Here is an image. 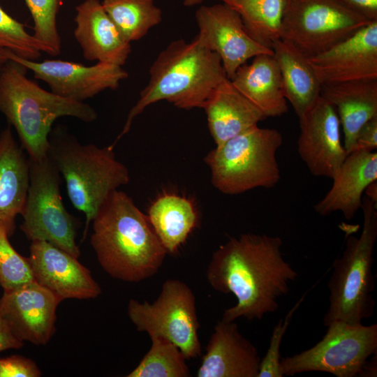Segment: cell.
<instances>
[{
    "label": "cell",
    "mask_w": 377,
    "mask_h": 377,
    "mask_svg": "<svg viewBox=\"0 0 377 377\" xmlns=\"http://www.w3.org/2000/svg\"><path fill=\"white\" fill-rule=\"evenodd\" d=\"M278 236L244 233L231 237L212 254L207 269L210 286L232 293L235 306L226 309L222 320H262L279 309V300L289 292L298 273L286 262Z\"/></svg>",
    "instance_id": "obj_1"
},
{
    "label": "cell",
    "mask_w": 377,
    "mask_h": 377,
    "mask_svg": "<svg viewBox=\"0 0 377 377\" xmlns=\"http://www.w3.org/2000/svg\"><path fill=\"white\" fill-rule=\"evenodd\" d=\"M91 222V246L111 277L140 282L158 272L167 251L147 216L126 193L112 191Z\"/></svg>",
    "instance_id": "obj_2"
},
{
    "label": "cell",
    "mask_w": 377,
    "mask_h": 377,
    "mask_svg": "<svg viewBox=\"0 0 377 377\" xmlns=\"http://www.w3.org/2000/svg\"><path fill=\"white\" fill-rule=\"evenodd\" d=\"M226 79L220 57L198 34L190 42L172 41L151 66L148 84L111 145L114 147L129 131L135 117L149 105L167 101L179 109L202 108L214 89Z\"/></svg>",
    "instance_id": "obj_3"
},
{
    "label": "cell",
    "mask_w": 377,
    "mask_h": 377,
    "mask_svg": "<svg viewBox=\"0 0 377 377\" xmlns=\"http://www.w3.org/2000/svg\"><path fill=\"white\" fill-rule=\"evenodd\" d=\"M27 70L9 59L0 66V112L15 128L29 158L39 160L47 156L49 135L58 118L92 122L98 114L84 102L43 89L27 77Z\"/></svg>",
    "instance_id": "obj_4"
},
{
    "label": "cell",
    "mask_w": 377,
    "mask_h": 377,
    "mask_svg": "<svg viewBox=\"0 0 377 377\" xmlns=\"http://www.w3.org/2000/svg\"><path fill=\"white\" fill-rule=\"evenodd\" d=\"M113 149L111 145H82L61 124L50 133L47 155L65 180L71 203L86 218L82 240L110 193L129 182L128 170L117 159Z\"/></svg>",
    "instance_id": "obj_5"
},
{
    "label": "cell",
    "mask_w": 377,
    "mask_h": 377,
    "mask_svg": "<svg viewBox=\"0 0 377 377\" xmlns=\"http://www.w3.org/2000/svg\"><path fill=\"white\" fill-rule=\"evenodd\" d=\"M361 209L363 226L360 236L348 237L341 256L332 263L327 283L329 306L323 318L326 327L334 321L362 324L374 313L372 265L377 239V206L364 196Z\"/></svg>",
    "instance_id": "obj_6"
},
{
    "label": "cell",
    "mask_w": 377,
    "mask_h": 377,
    "mask_svg": "<svg viewBox=\"0 0 377 377\" xmlns=\"http://www.w3.org/2000/svg\"><path fill=\"white\" fill-rule=\"evenodd\" d=\"M282 142L278 130L256 126L216 146L205 158L212 184L227 195L274 187L281 179L276 152Z\"/></svg>",
    "instance_id": "obj_7"
},
{
    "label": "cell",
    "mask_w": 377,
    "mask_h": 377,
    "mask_svg": "<svg viewBox=\"0 0 377 377\" xmlns=\"http://www.w3.org/2000/svg\"><path fill=\"white\" fill-rule=\"evenodd\" d=\"M61 177L48 155L29 159V185L20 229L31 242H49L78 258L81 253L75 240L79 222L64 207Z\"/></svg>",
    "instance_id": "obj_8"
},
{
    "label": "cell",
    "mask_w": 377,
    "mask_h": 377,
    "mask_svg": "<svg viewBox=\"0 0 377 377\" xmlns=\"http://www.w3.org/2000/svg\"><path fill=\"white\" fill-rule=\"evenodd\" d=\"M311 348L281 357L283 376L323 371L337 377L362 376L369 358L377 353V324L353 325L334 321Z\"/></svg>",
    "instance_id": "obj_9"
},
{
    "label": "cell",
    "mask_w": 377,
    "mask_h": 377,
    "mask_svg": "<svg viewBox=\"0 0 377 377\" xmlns=\"http://www.w3.org/2000/svg\"><path fill=\"white\" fill-rule=\"evenodd\" d=\"M127 313L138 331L168 340L180 349L186 360L200 355L195 297L184 282L166 280L151 304L131 299Z\"/></svg>",
    "instance_id": "obj_10"
},
{
    "label": "cell",
    "mask_w": 377,
    "mask_h": 377,
    "mask_svg": "<svg viewBox=\"0 0 377 377\" xmlns=\"http://www.w3.org/2000/svg\"><path fill=\"white\" fill-rule=\"evenodd\" d=\"M371 22L336 0H287L280 38L310 57L345 40Z\"/></svg>",
    "instance_id": "obj_11"
},
{
    "label": "cell",
    "mask_w": 377,
    "mask_h": 377,
    "mask_svg": "<svg viewBox=\"0 0 377 377\" xmlns=\"http://www.w3.org/2000/svg\"><path fill=\"white\" fill-rule=\"evenodd\" d=\"M8 59L17 62L34 73L36 79L45 82L54 94L78 102L93 98L106 90L117 89L128 77L122 66L97 62L87 66L59 59L41 62L22 59L8 50Z\"/></svg>",
    "instance_id": "obj_12"
},
{
    "label": "cell",
    "mask_w": 377,
    "mask_h": 377,
    "mask_svg": "<svg viewBox=\"0 0 377 377\" xmlns=\"http://www.w3.org/2000/svg\"><path fill=\"white\" fill-rule=\"evenodd\" d=\"M195 20L198 35L219 55L229 80L249 59L260 54H274L272 48L249 35L239 15L223 3L200 6L195 12Z\"/></svg>",
    "instance_id": "obj_13"
},
{
    "label": "cell",
    "mask_w": 377,
    "mask_h": 377,
    "mask_svg": "<svg viewBox=\"0 0 377 377\" xmlns=\"http://www.w3.org/2000/svg\"><path fill=\"white\" fill-rule=\"evenodd\" d=\"M299 118L297 151L310 173L332 179L348 154L341 140V124L334 107L320 96Z\"/></svg>",
    "instance_id": "obj_14"
},
{
    "label": "cell",
    "mask_w": 377,
    "mask_h": 377,
    "mask_svg": "<svg viewBox=\"0 0 377 377\" xmlns=\"http://www.w3.org/2000/svg\"><path fill=\"white\" fill-rule=\"evenodd\" d=\"M61 302L53 293L34 280L3 290L0 311L19 340L45 345L54 334L56 311Z\"/></svg>",
    "instance_id": "obj_15"
},
{
    "label": "cell",
    "mask_w": 377,
    "mask_h": 377,
    "mask_svg": "<svg viewBox=\"0 0 377 377\" xmlns=\"http://www.w3.org/2000/svg\"><path fill=\"white\" fill-rule=\"evenodd\" d=\"M27 257L34 279L61 301L89 300L101 293L99 284L77 258L45 241H33Z\"/></svg>",
    "instance_id": "obj_16"
},
{
    "label": "cell",
    "mask_w": 377,
    "mask_h": 377,
    "mask_svg": "<svg viewBox=\"0 0 377 377\" xmlns=\"http://www.w3.org/2000/svg\"><path fill=\"white\" fill-rule=\"evenodd\" d=\"M308 61L321 84L377 79V20Z\"/></svg>",
    "instance_id": "obj_17"
},
{
    "label": "cell",
    "mask_w": 377,
    "mask_h": 377,
    "mask_svg": "<svg viewBox=\"0 0 377 377\" xmlns=\"http://www.w3.org/2000/svg\"><path fill=\"white\" fill-rule=\"evenodd\" d=\"M258 348L239 331L235 321L219 320L210 336L198 377H258Z\"/></svg>",
    "instance_id": "obj_18"
},
{
    "label": "cell",
    "mask_w": 377,
    "mask_h": 377,
    "mask_svg": "<svg viewBox=\"0 0 377 377\" xmlns=\"http://www.w3.org/2000/svg\"><path fill=\"white\" fill-rule=\"evenodd\" d=\"M74 36L88 61L122 66L131 52L98 0H84L75 8Z\"/></svg>",
    "instance_id": "obj_19"
},
{
    "label": "cell",
    "mask_w": 377,
    "mask_h": 377,
    "mask_svg": "<svg viewBox=\"0 0 377 377\" xmlns=\"http://www.w3.org/2000/svg\"><path fill=\"white\" fill-rule=\"evenodd\" d=\"M332 179L331 188L313 209L323 216L340 212L351 220L361 209L366 188L377 180L376 151L357 150L348 154Z\"/></svg>",
    "instance_id": "obj_20"
},
{
    "label": "cell",
    "mask_w": 377,
    "mask_h": 377,
    "mask_svg": "<svg viewBox=\"0 0 377 377\" xmlns=\"http://www.w3.org/2000/svg\"><path fill=\"white\" fill-rule=\"evenodd\" d=\"M320 96L338 114L347 154L355 147L362 126L377 117V79H367L321 85Z\"/></svg>",
    "instance_id": "obj_21"
},
{
    "label": "cell",
    "mask_w": 377,
    "mask_h": 377,
    "mask_svg": "<svg viewBox=\"0 0 377 377\" xmlns=\"http://www.w3.org/2000/svg\"><path fill=\"white\" fill-rule=\"evenodd\" d=\"M29 185V159L15 139L11 126L0 133V224L11 237L21 214Z\"/></svg>",
    "instance_id": "obj_22"
},
{
    "label": "cell",
    "mask_w": 377,
    "mask_h": 377,
    "mask_svg": "<svg viewBox=\"0 0 377 377\" xmlns=\"http://www.w3.org/2000/svg\"><path fill=\"white\" fill-rule=\"evenodd\" d=\"M209 133L219 146L258 126L267 117L244 96L229 79L222 82L205 103Z\"/></svg>",
    "instance_id": "obj_23"
},
{
    "label": "cell",
    "mask_w": 377,
    "mask_h": 377,
    "mask_svg": "<svg viewBox=\"0 0 377 377\" xmlns=\"http://www.w3.org/2000/svg\"><path fill=\"white\" fill-rule=\"evenodd\" d=\"M233 86L267 117L288 110L280 69L274 54H260L241 66L232 80Z\"/></svg>",
    "instance_id": "obj_24"
},
{
    "label": "cell",
    "mask_w": 377,
    "mask_h": 377,
    "mask_svg": "<svg viewBox=\"0 0 377 377\" xmlns=\"http://www.w3.org/2000/svg\"><path fill=\"white\" fill-rule=\"evenodd\" d=\"M272 49L280 69L285 97L300 117L320 96L322 84L308 57L292 43L279 38Z\"/></svg>",
    "instance_id": "obj_25"
},
{
    "label": "cell",
    "mask_w": 377,
    "mask_h": 377,
    "mask_svg": "<svg viewBox=\"0 0 377 377\" xmlns=\"http://www.w3.org/2000/svg\"><path fill=\"white\" fill-rule=\"evenodd\" d=\"M148 219L168 253H175L195 228L198 216L191 201L171 193L160 195L149 207Z\"/></svg>",
    "instance_id": "obj_26"
},
{
    "label": "cell",
    "mask_w": 377,
    "mask_h": 377,
    "mask_svg": "<svg viewBox=\"0 0 377 377\" xmlns=\"http://www.w3.org/2000/svg\"><path fill=\"white\" fill-rule=\"evenodd\" d=\"M241 17L249 35L258 43L272 48L280 38L287 0H220Z\"/></svg>",
    "instance_id": "obj_27"
},
{
    "label": "cell",
    "mask_w": 377,
    "mask_h": 377,
    "mask_svg": "<svg viewBox=\"0 0 377 377\" xmlns=\"http://www.w3.org/2000/svg\"><path fill=\"white\" fill-rule=\"evenodd\" d=\"M101 4L123 37L129 43L145 37L163 18L154 0H103Z\"/></svg>",
    "instance_id": "obj_28"
},
{
    "label": "cell",
    "mask_w": 377,
    "mask_h": 377,
    "mask_svg": "<svg viewBox=\"0 0 377 377\" xmlns=\"http://www.w3.org/2000/svg\"><path fill=\"white\" fill-rule=\"evenodd\" d=\"M149 337L150 349L127 377L191 376L186 359L177 346L162 337Z\"/></svg>",
    "instance_id": "obj_29"
},
{
    "label": "cell",
    "mask_w": 377,
    "mask_h": 377,
    "mask_svg": "<svg viewBox=\"0 0 377 377\" xmlns=\"http://www.w3.org/2000/svg\"><path fill=\"white\" fill-rule=\"evenodd\" d=\"M0 49L11 51L27 60L36 61L42 52L48 54V49L33 35L24 24L10 16L0 6Z\"/></svg>",
    "instance_id": "obj_30"
},
{
    "label": "cell",
    "mask_w": 377,
    "mask_h": 377,
    "mask_svg": "<svg viewBox=\"0 0 377 377\" xmlns=\"http://www.w3.org/2000/svg\"><path fill=\"white\" fill-rule=\"evenodd\" d=\"M64 0H24L34 20L33 36L48 49V54L57 56L61 42L57 26V15Z\"/></svg>",
    "instance_id": "obj_31"
},
{
    "label": "cell",
    "mask_w": 377,
    "mask_h": 377,
    "mask_svg": "<svg viewBox=\"0 0 377 377\" xmlns=\"http://www.w3.org/2000/svg\"><path fill=\"white\" fill-rule=\"evenodd\" d=\"M9 237L6 227L0 224V286L3 290L34 280L28 258L16 251Z\"/></svg>",
    "instance_id": "obj_32"
},
{
    "label": "cell",
    "mask_w": 377,
    "mask_h": 377,
    "mask_svg": "<svg viewBox=\"0 0 377 377\" xmlns=\"http://www.w3.org/2000/svg\"><path fill=\"white\" fill-rule=\"evenodd\" d=\"M309 290L305 292L288 311L286 316L281 318L273 328L270 342L265 355L261 359L258 377H282L281 368L280 348L283 336L290 323L293 316L304 300Z\"/></svg>",
    "instance_id": "obj_33"
},
{
    "label": "cell",
    "mask_w": 377,
    "mask_h": 377,
    "mask_svg": "<svg viewBox=\"0 0 377 377\" xmlns=\"http://www.w3.org/2000/svg\"><path fill=\"white\" fill-rule=\"evenodd\" d=\"M42 373L31 359L14 355L0 358V377H39Z\"/></svg>",
    "instance_id": "obj_34"
},
{
    "label": "cell",
    "mask_w": 377,
    "mask_h": 377,
    "mask_svg": "<svg viewBox=\"0 0 377 377\" xmlns=\"http://www.w3.org/2000/svg\"><path fill=\"white\" fill-rule=\"evenodd\" d=\"M376 149L377 117H375L367 121L358 131L353 151L357 150L374 151Z\"/></svg>",
    "instance_id": "obj_35"
},
{
    "label": "cell",
    "mask_w": 377,
    "mask_h": 377,
    "mask_svg": "<svg viewBox=\"0 0 377 377\" xmlns=\"http://www.w3.org/2000/svg\"><path fill=\"white\" fill-rule=\"evenodd\" d=\"M370 21L377 20V0H336Z\"/></svg>",
    "instance_id": "obj_36"
},
{
    "label": "cell",
    "mask_w": 377,
    "mask_h": 377,
    "mask_svg": "<svg viewBox=\"0 0 377 377\" xmlns=\"http://www.w3.org/2000/svg\"><path fill=\"white\" fill-rule=\"evenodd\" d=\"M23 345L24 342L14 335L0 311V352L8 349H19Z\"/></svg>",
    "instance_id": "obj_37"
},
{
    "label": "cell",
    "mask_w": 377,
    "mask_h": 377,
    "mask_svg": "<svg viewBox=\"0 0 377 377\" xmlns=\"http://www.w3.org/2000/svg\"><path fill=\"white\" fill-rule=\"evenodd\" d=\"M366 197L377 205V180L371 182L365 189Z\"/></svg>",
    "instance_id": "obj_38"
},
{
    "label": "cell",
    "mask_w": 377,
    "mask_h": 377,
    "mask_svg": "<svg viewBox=\"0 0 377 377\" xmlns=\"http://www.w3.org/2000/svg\"><path fill=\"white\" fill-rule=\"evenodd\" d=\"M205 0H183V5L186 7H191L202 3Z\"/></svg>",
    "instance_id": "obj_39"
},
{
    "label": "cell",
    "mask_w": 377,
    "mask_h": 377,
    "mask_svg": "<svg viewBox=\"0 0 377 377\" xmlns=\"http://www.w3.org/2000/svg\"><path fill=\"white\" fill-rule=\"evenodd\" d=\"M6 49H0V66L8 61L5 54Z\"/></svg>",
    "instance_id": "obj_40"
}]
</instances>
